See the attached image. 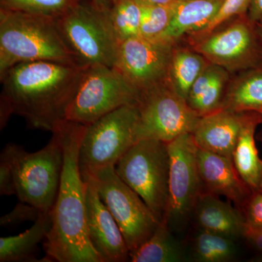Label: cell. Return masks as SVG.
<instances>
[{
	"label": "cell",
	"instance_id": "cell-19",
	"mask_svg": "<svg viewBox=\"0 0 262 262\" xmlns=\"http://www.w3.org/2000/svg\"><path fill=\"white\" fill-rule=\"evenodd\" d=\"M231 73L209 63L192 84L187 102L200 117L220 110Z\"/></svg>",
	"mask_w": 262,
	"mask_h": 262
},
{
	"label": "cell",
	"instance_id": "cell-21",
	"mask_svg": "<svg viewBox=\"0 0 262 262\" xmlns=\"http://www.w3.org/2000/svg\"><path fill=\"white\" fill-rule=\"evenodd\" d=\"M220 110L261 113L262 66L230 77Z\"/></svg>",
	"mask_w": 262,
	"mask_h": 262
},
{
	"label": "cell",
	"instance_id": "cell-36",
	"mask_svg": "<svg viewBox=\"0 0 262 262\" xmlns=\"http://www.w3.org/2000/svg\"><path fill=\"white\" fill-rule=\"evenodd\" d=\"M89 2L97 9L105 12L110 6L112 0H89Z\"/></svg>",
	"mask_w": 262,
	"mask_h": 262
},
{
	"label": "cell",
	"instance_id": "cell-23",
	"mask_svg": "<svg viewBox=\"0 0 262 262\" xmlns=\"http://www.w3.org/2000/svg\"><path fill=\"white\" fill-rule=\"evenodd\" d=\"M187 258L184 246L163 221L144 244L130 253V261L132 262H181Z\"/></svg>",
	"mask_w": 262,
	"mask_h": 262
},
{
	"label": "cell",
	"instance_id": "cell-34",
	"mask_svg": "<svg viewBox=\"0 0 262 262\" xmlns=\"http://www.w3.org/2000/svg\"><path fill=\"white\" fill-rule=\"evenodd\" d=\"M246 15L250 21L257 24L262 18V0H251Z\"/></svg>",
	"mask_w": 262,
	"mask_h": 262
},
{
	"label": "cell",
	"instance_id": "cell-18",
	"mask_svg": "<svg viewBox=\"0 0 262 262\" xmlns=\"http://www.w3.org/2000/svg\"><path fill=\"white\" fill-rule=\"evenodd\" d=\"M225 0H180L170 25L160 38L174 42L203 30L218 13Z\"/></svg>",
	"mask_w": 262,
	"mask_h": 262
},
{
	"label": "cell",
	"instance_id": "cell-22",
	"mask_svg": "<svg viewBox=\"0 0 262 262\" xmlns=\"http://www.w3.org/2000/svg\"><path fill=\"white\" fill-rule=\"evenodd\" d=\"M51 212H42L34 225L22 233L2 237L0 238V261H41L36 257L35 253L38 246L43 243L51 228Z\"/></svg>",
	"mask_w": 262,
	"mask_h": 262
},
{
	"label": "cell",
	"instance_id": "cell-8",
	"mask_svg": "<svg viewBox=\"0 0 262 262\" xmlns=\"http://www.w3.org/2000/svg\"><path fill=\"white\" fill-rule=\"evenodd\" d=\"M140 91L115 67L94 66L84 68L67 120L84 125L114 110L136 105Z\"/></svg>",
	"mask_w": 262,
	"mask_h": 262
},
{
	"label": "cell",
	"instance_id": "cell-28",
	"mask_svg": "<svg viewBox=\"0 0 262 262\" xmlns=\"http://www.w3.org/2000/svg\"><path fill=\"white\" fill-rule=\"evenodd\" d=\"M177 3L169 5H140L141 21L139 36L147 39L160 38L170 25Z\"/></svg>",
	"mask_w": 262,
	"mask_h": 262
},
{
	"label": "cell",
	"instance_id": "cell-6",
	"mask_svg": "<svg viewBox=\"0 0 262 262\" xmlns=\"http://www.w3.org/2000/svg\"><path fill=\"white\" fill-rule=\"evenodd\" d=\"M136 105L117 108L86 127L78 153V166L86 182L98 172L115 167L138 141Z\"/></svg>",
	"mask_w": 262,
	"mask_h": 262
},
{
	"label": "cell",
	"instance_id": "cell-39",
	"mask_svg": "<svg viewBox=\"0 0 262 262\" xmlns=\"http://www.w3.org/2000/svg\"><path fill=\"white\" fill-rule=\"evenodd\" d=\"M261 118H262V112H261Z\"/></svg>",
	"mask_w": 262,
	"mask_h": 262
},
{
	"label": "cell",
	"instance_id": "cell-37",
	"mask_svg": "<svg viewBox=\"0 0 262 262\" xmlns=\"http://www.w3.org/2000/svg\"><path fill=\"white\" fill-rule=\"evenodd\" d=\"M256 24V27H257V30L258 32V34H259V37L261 38V40L262 42V18Z\"/></svg>",
	"mask_w": 262,
	"mask_h": 262
},
{
	"label": "cell",
	"instance_id": "cell-4",
	"mask_svg": "<svg viewBox=\"0 0 262 262\" xmlns=\"http://www.w3.org/2000/svg\"><path fill=\"white\" fill-rule=\"evenodd\" d=\"M42 149L29 152L21 146L8 143L0 158L6 160L14 174L19 201L49 213L56 201L63 165V149L59 131H53Z\"/></svg>",
	"mask_w": 262,
	"mask_h": 262
},
{
	"label": "cell",
	"instance_id": "cell-7",
	"mask_svg": "<svg viewBox=\"0 0 262 262\" xmlns=\"http://www.w3.org/2000/svg\"><path fill=\"white\" fill-rule=\"evenodd\" d=\"M170 154L168 144L152 139L138 141L115 165V171L145 202L160 222L169 198Z\"/></svg>",
	"mask_w": 262,
	"mask_h": 262
},
{
	"label": "cell",
	"instance_id": "cell-10",
	"mask_svg": "<svg viewBox=\"0 0 262 262\" xmlns=\"http://www.w3.org/2000/svg\"><path fill=\"white\" fill-rule=\"evenodd\" d=\"M138 141L152 139L168 144L194 130L200 116L177 94L168 80L140 91Z\"/></svg>",
	"mask_w": 262,
	"mask_h": 262
},
{
	"label": "cell",
	"instance_id": "cell-2",
	"mask_svg": "<svg viewBox=\"0 0 262 262\" xmlns=\"http://www.w3.org/2000/svg\"><path fill=\"white\" fill-rule=\"evenodd\" d=\"M87 125L66 120L59 131L63 149L61 184L51 212V228L43 241L48 262H101L86 224V182L78 166L79 149Z\"/></svg>",
	"mask_w": 262,
	"mask_h": 262
},
{
	"label": "cell",
	"instance_id": "cell-12",
	"mask_svg": "<svg viewBox=\"0 0 262 262\" xmlns=\"http://www.w3.org/2000/svg\"><path fill=\"white\" fill-rule=\"evenodd\" d=\"M170 177L168 208L163 222L172 231L186 227L204 192L198 164V146L191 133L168 144Z\"/></svg>",
	"mask_w": 262,
	"mask_h": 262
},
{
	"label": "cell",
	"instance_id": "cell-25",
	"mask_svg": "<svg viewBox=\"0 0 262 262\" xmlns=\"http://www.w3.org/2000/svg\"><path fill=\"white\" fill-rule=\"evenodd\" d=\"M236 241L198 229L191 242V256L198 262L231 261L237 256Z\"/></svg>",
	"mask_w": 262,
	"mask_h": 262
},
{
	"label": "cell",
	"instance_id": "cell-15",
	"mask_svg": "<svg viewBox=\"0 0 262 262\" xmlns=\"http://www.w3.org/2000/svg\"><path fill=\"white\" fill-rule=\"evenodd\" d=\"M256 113L219 110L200 117L192 133L196 145L232 158L243 129Z\"/></svg>",
	"mask_w": 262,
	"mask_h": 262
},
{
	"label": "cell",
	"instance_id": "cell-24",
	"mask_svg": "<svg viewBox=\"0 0 262 262\" xmlns=\"http://www.w3.org/2000/svg\"><path fill=\"white\" fill-rule=\"evenodd\" d=\"M210 62L192 48H174L168 73V82L177 94L187 101L189 91Z\"/></svg>",
	"mask_w": 262,
	"mask_h": 262
},
{
	"label": "cell",
	"instance_id": "cell-38",
	"mask_svg": "<svg viewBox=\"0 0 262 262\" xmlns=\"http://www.w3.org/2000/svg\"><path fill=\"white\" fill-rule=\"evenodd\" d=\"M261 141H262V135H261Z\"/></svg>",
	"mask_w": 262,
	"mask_h": 262
},
{
	"label": "cell",
	"instance_id": "cell-13",
	"mask_svg": "<svg viewBox=\"0 0 262 262\" xmlns=\"http://www.w3.org/2000/svg\"><path fill=\"white\" fill-rule=\"evenodd\" d=\"M177 42L136 36L119 46L115 67L139 91L168 81Z\"/></svg>",
	"mask_w": 262,
	"mask_h": 262
},
{
	"label": "cell",
	"instance_id": "cell-17",
	"mask_svg": "<svg viewBox=\"0 0 262 262\" xmlns=\"http://www.w3.org/2000/svg\"><path fill=\"white\" fill-rule=\"evenodd\" d=\"M198 229L221 234L237 241L244 238L246 220L241 210L231 202L203 192L196 202L192 214Z\"/></svg>",
	"mask_w": 262,
	"mask_h": 262
},
{
	"label": "cell",
	"instance_id": "cell-29",
	"mask_svg": "<svg viewBox=\"0 0 262 262\" xmlns=\"http://www.w3.org/2000/svg\"><path fill=\"white\" fill-rule=\"evenodd\" d=\"M250 1L251 0H225L211 23L207 25L203 30L186 37L187 39L204 37L232 19L246 15Z\"/></svg>",
	"mask_w": 262,
	"mask_h": 262
},
{
	"label": "cell",
	"instance_id": "cell-32",
	"mask_svg": "<svg viewBox=\"0 0 262 262\" xmlns=\"http://www.w3.org/2000/svg\"><path fill=\"white\" fill-rule=\"evenodd\" d=\"M16 184L13 170L6 160L0 158V194L16 195Z\"/></svg>",
	"mask_w": 262,
	"mask_h": 262
},
{
	"label": "cell",
	"instance_id": "cell-9",
	"mask_svg": "<svg viewBox=\"0 0 262 262\" xmlns=\"http://www.w3.org/2000/svg\"><path fill=\"white\" fill-rule=\"evenodd\" d=\"M189 47L231 74L262 66V42L247 15L227 22L204 37L187 39Z\"/></svg>",
	"mask_w": 262,
	"mask_h": 262
},
{
	"label": "cell",
	"instance_id": "cell-26",
	"mask_svg": "<svg viewBox=\"0 0 262 262\" xmlns=\"http://www.w3.org/2000/svg\"><path fill=\"white\" fill-rule=\"evenodd\" d=\"M105 13L120 44L139 35L141 7L136 0H112Z\"/></svg>",
	"mask_w": 262,
	"mask_h": 262
},
{
	"label": "cell",
	"instance_id": "cell-33",
	"mask_svg": "<svg viewBox=\"0 0 262 262\" xmlns=\"http://www.w3.org/2000/svg\"><path fill=\"white\" fill-rule=\"evenodd\" d=\"M244 238L255 251L259 253L262 258V229L251 228L246 226Z\"/></svg>",
	"mask_w": 262,
	"mask_h": 262
},
{
	"label": "cell",
	"instance_id": "cell-1",
	"mask_svg": "<svg viewBox=\"0 0 262 262\" xmlns=\"http://www.w3.org/2000/svg\"><path fill=\"white\" fill-rule=\"evenodd\" d=\"M84 68L39 61L19 63L0 75V127L22 117L29 127L53 133L67 120Z\"/></svg>",
	"mask_w": 262,
	"mask_h": 262
},
{
	"label": "cell",
	"instance_id": "cell-35",
	"mask_svg": "<svg viewBox=\"0 0 262 262\" xmlns=\"http://www.w3.org/2000/svg\"><path fill=\"white\" fill-rule=\"evenodd\" d=\"M140 5H169L174 4L180 0H136Z\"/></svg>",
	"mask_w": 262,
	"mask_h": 262
},
{
	"label": "cell",
	"instance_id": "cell-20",
	"mask_svg": "<svg viewBox=\"0 0 262 262\" xmlns=\"http://www.w3.org/2000/svg\"><path fill=\"white\" fill-rule=\"evenodd\" d=\"M261 123V113H256L243 129L232 158L239 177L252 192L262 193V160L255 141L256 127Z\"/></svg>",
	"mask_w": 262,
	"mask_h": 262
},
{
	"label": "cell",
	"instance_id": "cell-5",
	"mask_svg": "<svg viewBox=\"0 0 262 262\" xmlns=\"http://www.w3.org/2000/svg\"><path fill=\"white\" fill-rule=\"evenodd\" d=\"M55 22L76 64L115 67L120 42L105 12L81 0Z\"/></svg>",
	"mask_w": 262,
	"mask_h": 262
},
{
	"label": "cell",
	"instance_id": "cell-31",
	"mask_svg": "<svg viewBox=\"0 0 262 262\" xmlns=\"http://www.w3.org/2000/svg\"><path fill=\"white\" fill-rule=\"evenodd\" d=\"M246 226L262 229V193L252 192L242 209Z\"/></svg>",
	"mask_w": 262,
	"mask_h": 262
},
{
	"label": "cell",
	"instance_id": "cell-11",
	"mask_svg": "<svg viewBox=\"0 0 262 262\" xmlns=\"http://www.w3.org/2000/svg\"><path fill=\"white\" fill-rule=\"evenodd\" d=\"M91 179L133 252L154 234L160 222L142 198L117 175L115 167L100 170Z\"/></svg>",
	"mask_w": 262,
	"mask_h": 262
},
{
	"label": "cell",
	"instance_id": "cell-14",
	"mask_svg": "<svg viewBox=\"0 0 262 262\" xmlns=\"http://www.w3.org/2000/svg\"><path fill=\"white\" fill-rule=\"evenodd\" d=\"M85 208L88 234L101 261H130V251L121 230L92 179L86 182Z\"/></svg>",
	"mask_w": 262,
	"mask_h": 262
},
{
	"label": "cell",
	"instance_id": "cell-27",
	"mask_svg": "<svg viewBox=\"0 0 262 262\" xmlns=\"http://www.w3.org/2000/svg\"><path fill=\"white\" fill-rule=\"evenodd\" d=\"M81 0H0L1 8L56 19Z\"/></svg>",
	"mask_w": 262,
	"mask_h": 262
},
{
	"label": "cell",
	"instance_id": "cell-16",
	"mask_svg": "<svg viewBox=\"0 0 262 262\" xmlns=\"http://www.w3.org/2000/svg\"><path fill=\"white\" fill-rule=\"evenodd\" d=\"M196 156L204 192L225 196L242 212L252 192L239 177L232 158L199 148Z\"/></svg>",
	"mask_w": 262,
	"mask_h": 262
},
{
	"label": "cell",
	"instance_id": "cell-3",
	"mask_svg": "<svg viewBox=\"0 0 262 262\" xmlns=\"http://www.w3.org/2000/svg\"><path fill=\"white\" fill-rule=\"evenodd\" d=\"M39 61L76 64L55 19L0 8V75Z\"/></svg>",
	"mask_w": 262,
	"mask_h": 262
},
{
	"label": "cell",
	"instance_id": "cell-30",
	"mask_svg": "<svg viewBox=\"0 0 262 262\" xmlns=\"http://www.w3.org/2000/svg\"><path fill=\"white\" fill-rule=\"evenodd\" d=\"M42 213L36 207L20 202L14 208L0 219V225L7 228H15L24 222H36Z\"/></svg>",
	"mask_w": 262,
	"mask_h": 262
}]
</instances>
